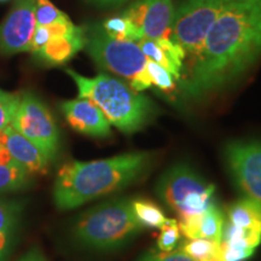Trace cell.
<instances>
[{
  "label": "cell",
  "instance_id": "32",
  "mask_svg": "<svg viewBox=\"0 0 261 261\" xmlns=\"http://www.w3.org/2000/svg\"><path fill=\"white\" fill-rule=\"evenodd\" d=\"M92 2L99 8H112V6H120L128 0H92Z\"/></svg>",
  "mask_w": 261,
  "mask_h": 261
},
{
  "label": "cell",
  "instance_id": "31",
  "mask_svg": "<svg viewBox=\"0 0 261 261\" xmlns=\"http://www.w3.org/2000/svg\"><path fill=\"white\" fill-rule=\"evenodd\" d=\"M18 261H47L44 254L38 248H33L27 254H24Z\"/></svg>",
  "mask_w": 261,
  "mask_h": 261
},
{
  "label": "cell",
  "instance_id": "9",
  "mask_svg": "<svg viewBox=\"0 0 261 261\" xmlns=\"http://www.w3.org/2000/svg\"><path fill=\"white\" fill-rule=\"evenodd\" d=\"M224 154L238 189L261 205V142L234 140L225 146Z\"/></svg>",
  "mask_w": 261,
  "mask_h": 261
},
{
  "label": "cell",
  "instance_id": "26",
  "mask_svg": "<svg viewBox=\"0 0 261 261\" xmlns=\"http://www.w3.org/2000/svg\"><path fill=\"white\" fill-rule=\"evenodd\" d=\"M180 237V228L175 219H167L161 227V232L158 238V249L160 252H172L178 244Z\"/></svg>",
  "mask_w": 261,
  "mask_h": 261
},
{
  "label": "cell",
  "instance_id": "35",
  "mask_svg": "<svg viewBox=\"0 0 261 261\" xmlns=\"http://www.w3.org/2000/svg\"><path fill=\"white\" fill-rule=\"evenodd\" d=\"M0 2H5V0H0Z\"/></svg>",
  "mask_w": 261,
  "mask_h": 261
},
{
  "label": "cell",
  "instance_id": "22",
  "mask_svg": "<svg viewBox=\"0 0 261 261\" xmlns=\"http://www.w3.org/2000/svg\"><path fill=\"white\" fill-rule=\"evenodd\" d=\"M181 250L195 261H207L214 256L221 255L220 244L204 240V238L188 240L182 244Z\"/></svg>",
  "mask_w": 261,
  "mask_h": 261
},
{
  "label": "cell",
  "instance_id": "25",
  "mask_svg": "<svg viewBox=\"0 0 261 261\" xmlns=\"http://www.w3.org/2000/svg\"><path fill=\"white\" fill-rule=\"evenodd\" d=\"M21 94L0 90V130L11 126Z\"/></svg>",
  "mask_w": 261,
  "mask_h": 261
},
{
  "label": "cell",
  "instance_id": "18",
  "mask_svg": "<svg viewBox=\"0 0 261 261\" xmlns=\"http://www.w3.org/2000/svg\"><path fill=\"white\" fill-rule=\"evenodd\" d=\"M32 175L14 160L0 161V194L21 191L31 184Z\"/></svg>",
  "mask_w": 261,
  "mask_h": 261
},
{
  "label": "cell",
  "instance_id": "10",
  "mask_svg": "<svg viewBox=\"0 0 261 261\" xmlns=\"http://www.w3.org/2000/svg\"><path fill=\"white\" fill-rule=\"evenodd\" d=\"M175 8L172 0H137L122 12L139 41L172 38Z\"/></svg>",
  "mask_w": 261,
  "mask_h": 261
},
{
  "label": "cell",
  "instance_id": "5",
  "mask_svg": "<svg viewBox=\"0 0 261 261\" xmlns=\"http://www.w3.org/2000/svg\"><path fill=\"white\" fill-rule=\"evenodd\" d=\"M85 48L98 67L126 79L137 92L152 87L146 71L148 58L138 42L110 38L99 24L85 27Z\"/></svg>",
  "mask_w": 261,
  "mask_h": 261
},
{
  "label": "cell",
  "instance_id": "15",
  "mask_svg": "<svg viewBox=\"0 0 261 261\" xmlns=\"http://www.w3.org/2000/svg\"><path fill=\"white\" fill-rule=\"evenodd\" d=\"M85 42V27H75L69 34L52 37L41 50L35 52L34 56L47 65H62L84 48Z\"/></svg>",
  "mask_w": 261,
  "mask_h": 261
},
{
  "label": "cell",
  "instance_id": "21",
  "mask_svg": "<svg viewBox=\"0 0 261 261\" xmlns=\"http://www.w3.org/2000/svg\"><path fill=\"white\" fill-rule=\"evenodd\" d=\"M221 242L234 244V246L247 248V249L255 252V249L261 243V234L257 232H253V231H248L244 230V228L237 227L227 221V223H225Z\"/></svg>",
  "mask_w": 261,
  "mask_h": 261
},
{
  "label": "cell",
  "instance_id": "30",
  "mask_svg": "<svg viewBox=\"0 0 261 261\" xmlns=\"http://www.w3.org/2000/svg\"><path fill=\"white\" fill-rule=\"evenodd\" d=\"M51 39V33L47 25H37L35 28L34 34H33L31 46H29V52H32L33 55L39 50H41L45 45L47 44V41Z\"/></svg>",
  "mask_w": 261,
  "mask_h": 261
},
{
  "label": "cell",
  "instance_id": "33",
  "mask_svg": "<svg viewBox=\"0 0 261 261\" xmlns=\"http://www.w3.org/2000/svg\"><path fill=\"white\" fill-rule=\"evenodd\" d=\"M6 160H11V156L9 155L4 146L0 145V161H6Z\"/></svg>",
  "mask_w": 261,
  "mask_h": 261
},
{
  "label": "cell",
  "instance_id": "17",
  "mask_svg": "<svg viewBox=\"0 0 261 261\" xmlns=\"http://www.w3.org/2000/svg\"><path fill=\"white\" fill-rule=\"evenodd\" d=\"M227 221L237 227L261 234V205L244 196L227 208Z\"/></svg>",
  "mask_w": 261,
  "mask_h": 261
},
{
  "label": "cell",
  "instance_id": "34",
  "mask_svg": "<svg viewBox=\"0 0 261 261\" xmlns=\"http://www.w3.org/2000/svg\"><path fill=\"white\" fill-rule=\"evenodd\" d=\"M207 261H225V260L223 259V256L219 255V256H214V257H212V259L207 260Z\"/></svg>",
  "mask_w": 261,
  "mask_h": 261
},
{
  "label": "cell",
  "instance_id": "23",
  "mask_svg": "<svg viewBox=\"0 0 261 261\" xmlns=\"http://www.w3.org/2000/svg\"><path fill=\"white\" fill-rule=\"evenodd\" d=\"M102 27L104 29V32H106L110 38L116 39V40L132 42L139 41L135 29L132 28L129 22L127 21L122 15L107 19V21L102 24Z\"/></svg>",
  "mask_w": 261,
  "mask_h": 261
},
{
  "label": "cell",
  "instance_id": "28",
  "mask_svg": "<svg viewBox=\"0 0 261 261\" xmlns=\"http://www.w3.org/2000/svg\"><path fill=\"white\" fill-rule=\"evenodd\" d=\"M220 252L225 261H246L254 254L253 250L247 248L225 242L220 243Z\"/></svg>",
  "mask_w": 261,
  "mask_h": 261
},
{
  "label": "cell",
  "instance_id": "2",
  "mask_svg": "<svg viewBox=\"0 0 261 261\" xmlns=\"http://www.w3.org/2000/svg\"><path fill=\"white\" fill-rule=\"evenodd\" d=\"M154 156L135 151L97 161H70L57 173L54 201L58 210L69 211L138 181L151 169Z\"/></svg>",
  "mask_w": 261,
  "mask_h": 261
},
{
  "label": "cell",
  "instance_id": "14",
  "mask_svg": "<svg viewBox=\"0 0 261 261\" xmlns=\"http://www.w3.org/2000/svg\"><path fill=\"white\" fill-rule=\"evenodd\" d=\"M178 224L180 232L188 240L204 238L218 244H220L223 240L225 217L223 211L215 204L203 213L182 218L180 221H178Z\"/></svg>",
  "mask_w": 261,
  "mask_h": 261
},
{
  "label": "cell",
  "instance_id": "24",
  "mask_svg": "<svg viewBox=\"0 0 261 261\" xmlns=\"http://www.w3.org/2000/svg\"><path fill=\"white\" fill-rule=\"evenodd\" d=\"M35 3H37V8H35L37 25H51L69 19V17L61 10H58L50 0H35Z\"/></svg>",
  "mask_w": 261,
  "mask_h": 261
},
{
  "label": "cell",
  "instance_id": "12",
  "mask_svg": "<svg viewBox=\"0 0 261 261\" xmlns=\"http://www.w3.org/2000/svg\"><path fill=\"white\" fill-rule=\"evenodd\" d=\"M62 113L70 127L83 135L106 138L112 135V125L96 104L85 98L65 100L61 104Z\"/></svg>",
  "mask_w": 261,
  "mask_h": 261
},
{
  "label": "cell",
  "instance_id": "29",
  "mask_svg": "<svg viewBox=\"0 0 261 261\" xmlns=\"http://www.w3.org/2000/svg\"><path fill=\"white\" fill-rule=\"evenodd\" d=\"M139 261H195L181 249L172 252H150Z\"/></svg>",
  "mask_w": 261,
  "mask_h": 261
},
{
  "label": "cell",
  "instance_id": "19",
  "mask_svg": "<svg viewBox=\"0 0 261 261\" xmlns=\"http://www.w3.org/2000/svg\"><path fill=\"white\" fill-rule=\"evenodd\" d=\"M130 205H132V212L135 214V218L143 227L161 228L167 221V218L165 217L163 212L154 202L146 200H135L130 201Z\"/></svg>",
  "mask_w": 261,
  "mask_h": 261
},
{
  "label": "cell",
  "instance_id": "4",
  "mask_svg": "<svg viewBox=\"0 0 261 261\" xmlns=\"http://www.w3.org/2000/svg\"><path fill=\"white\" fill-rule=\"evenodd\" d=\"M144 227L135 218L127 198L103 202L86 211L75 221L73 233L83 246L96 250L121 248Z\"/></svg>",
  "mask_w": 261,
  "mask_h": 261
},
{
  "label": "cell",
  "instance_id": "8",
  "mask_svg": "<svg viewBox=\"0 0 261 261\" xmlns=\"http://www.w3.org/2000/svg\"><path fill=\"white\" fill-rule=\"evenodd\" d=\"M11 126L37 145L50 162L56 158L60 130L48 108L34 93L21 94Z\"/></svg>",
  "mask_w": 261,
  "mask_h": 261
},
{
  "label": "cell",
  "instance_id": "1",
  "mask_svg": "<svg viewBox=\"0 0 261 261\" xmlns=\"http://www.w3.org/2000/svg\"><path fill=\"white\" fill-rule=\"evenodd\" d=\"M261 55V0H228L205 38L189 76L185 96L200 98L237 79Z\"/></svg>",
  "mask_w": 261,
  "mask_h": 261
},
{
  "label": "cell",
  "instance_id": "3",
  "mask_svg": "<svg viewBox=\"0 0 261 261\" xmlns=\"http://www.w3.org/2000/svg\"><path fill=\"white\" fill-rule=\"evenodd\" d=\"M79 91V98H85L102 110L110 125L130 135L142 129L155 114V107L149 98L137 92L122 80L98 74L86 77L67 69Z\"/></svg>",
  "mask_w": 261,
  "mask_h": 261
},
{
  "label": "cell",
  "instance_id": "16",
  "mask_svg": "<svg viewBox=\"0 0 261 261\" xmlns=\"http://www.w3.org/2000/svg\"><path fill=\"white\" fill-rule=\"evenodd\" d=\"M22 204L0 198V261H6L15 243L21 220Z\"/></svg>",
  "mask_w": 261,
  "mask_h": 261
},
{
  "label": "cell",
  "instance_id": "11",
  "mask_svg": "<svg viewBox=\"0 0 261 261\" xmlns=\"http://www.w3.org/2000/svg\"><path fill=\"white\" fill-rule=\"evenodd\" d=\"M35 0H16L10 14L0 23V55L29 52L37 28Z\"/></svg>",
  "mask_w": 261,
  "mask_h": 261
},
{
  "label": "cell",
  "instance_id": "6",
  "mask_svg": "<svg viewBox=\"0 0 261 261\" xmlns=\"http://www.w3.org/2000/svg\"><path fill=\"white\" fill-rule=\"evenodd\" d=\"M156 192L180 219L203 213L215 204L214 185L185 163L172 166L163 173Z\"/></svg>",
  "mask_w": 261,
  "mask_h": 261
},
{
  "label": "cell",
  "instance_id": "13",
  "mask_svg": "<svg viewBox=\"0 0 261 261\" xmlns=\"http://www.w3.org/2000/svg\"><path fill=\"white\" fill-rule=\"evenodd\" d=\"M0 145L4 146L11 159L31 175L42 174L47 171L50 160L46 155L12 126L0 130Z\"/></svg>",
  "mask_w": 261,
  "mask_h": 261
},
{
  "label": "cell",
  "instance_id": "20",
  "mask_svg": "<svg viewBox=\"0 0 261 261\" xmlns=\"http://www.w3.org/2000/svg\"><path fill=\"white\" fill-rule=\"evenodd\" d=\"M138 45L148 60L155 62V63L161 65L165 69H167L174 79H180L182 67L175 63L174 60L160 46L158 42L151 40V39H143V40L138 41Z\"/></svg>",
  "mask_w": 261,
  "mask_h": 261
},
{
  "label": "cell",
  "instance_id": "27",
  "mask_svg": "<svg viewBox=\"0 0 261 261\" xmlns=\"http://www.w3.org/2000/svg\"><path fill=\"white\" fill-rule=\"evenodd\" d=\"M146 71H148L151 84L155 85L158 89L165 91V92H169V91L174 89V81H173L174 77L172 76V74L167 69H165L161 65L148 60Z\"/></svg>",
  "mask_w": 261,
  "mask_h": 261
},
{
  "label": "cell",
  "instance_id": "7",
  "mask_svg": "<svg viewBox=\"0 0 261 261\" xmlns=\"http://www.w3.org/2000/svg\"><path fill=\"white\" fill-rule=\"evenodd\" d=\"M227 3L228 0H182L175 9L172 39L192 61L200 55L208 33Z\"/></svg>",
  "mask_w": 261,
  "mask_h": 261
}]
</instances>
